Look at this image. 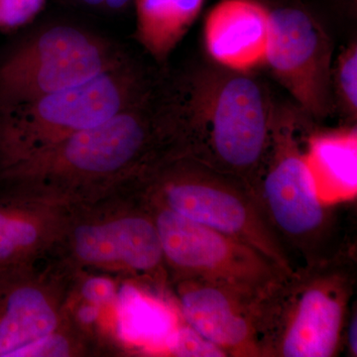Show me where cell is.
Here are the masks:
<instances>
[{
	"instance_id": "cell-1",
	"label": "cell",
	"mask_w": 357,
	"mask_h": 357,
	"mask_svg": "<svg viewBox=\"0 0 357 357\" xmlns=\"http://www.w3.org/2000/svg\"><path fill=\"white\" fill-rule=\"evenodd\" d=\"M172 86L157 83L139 102L0 173L17 188L73 204L105 196L185 153Z\"/></svg>"
},
{
	"instance_id": "cell-2",
	"label": "cell",
	"mask_w": 357,
	"mask_h": 357,
	"mask_svg": "<svg viewBox=\"0 0 357 357\" xmlns=\"http://www.w3.org/2000/svg\"><path fill=\"white\" fill-rule=\"evenodd\" d=\"M185 154L250 187L264 158L275 103L250 72L192 66L173 84Z\"/></svg>"
},
{
	"instance_id": "cell-3",
	"label": "cell",
	"mask_w": 357,
	"mask_h": 357,
	"mask_svg": "<svg viewBox=\"0 0 357 357\" xmlns=\"http://www.w3.org/2000/svg\"><path fill=\"white\" fill-rule=\"evenodd\" d=\"M314 121L296 105H275L269 143L251 191L294 269L356 250L340 204L319 198L307 163Z\"/></svg>"
},
{
	"instance_id": "cell-4",
	"label": "cell",
	"mask_w": 357,
	"mask_h": 357,
	"mask_svg": "<svg viewBox=\"0 0 357 357\" xmlns=\"http://www.w3.org/2000/svg\"><path fill=\"white\" fill-rule=\"evenodd\" d=\"M53 252L75 271L135 281L172 296L158 230L137 180L73 204Z\"/></svg>"
},
{
	"instance_id": "cell-5",
	"label": "cell",
	"mask_w": 357,
	"mask_h": 357,
	"mask_svg": "<svg viewBox=\"0 0 357 357\" xmlns=\"http://www.w3.org/2000/svg\"><path fill=\"white\" fill-rule=\"evenodd\" d=\"M356 283V250L284 276L262 299L260 357L337 356Z\"/></svg>"
},
{
	"instance_id": "cell-6",
	"label": "cell",
	"mask_w": 357,
	"mask_h": 357,
	"mask_svg": "<svg viewBox=\"0 0 357 357\" xmlns=\"http://www.w3.org/2000/svg\"><path fill=\"white\" fill-rule=\"evenodd\" d=\"M130 58L77 86L0 112V173L109 121L156 86Z\"/></svg>"
},
{
	"instance_id": "cell-7",
	"label": "cell",
	"mask_w": 357,
	"mask_h": 357,
	"mask_svg": "<svg viewBox=\"0 0 357 357\" xmlns=\"http://www.w3.org/2000/svg\"><path fill=\"white\" fill-rule=\"evenodd\" d=\"M150 203L234 237L262 253L284 273L294 267L250 187L187 154H174L138 180Z\"/></svg>"
},
{
	"instance_id": "cell-8",
	"label": "cell",
	"mask_w": 357,
	"mask_h": 357,
	"mask_svg": "<svg viewBox=\"0 0 357 357\" xmlns=\"http://www.w3.org/2000/svg\"><path fill=\"white\" fill-rule=\"evenodd\" d=\"M128 58L114 42L84 28L49 26L0 62V112L83 84Z\"/></svg>"
},
{
	"instance_id": "cell-9",
	"label": "cell",
	"mask_w": 357,
	"mask_h": 357,
	"mask_svg": "<svg viewBox=\"0 0 357 357\" xmlns=\"http://www.w3.org/2000/svg\"><path fill=\"white\" fill-rule=\"evenodd\" d=\"M147 202L170 286L185 279H206L268 291L288 275L248 244Z\"/></svg>"
},
{
	"instance_id": "cell-10",
	"label": "cell",
	"mask_w": 357,
	"mask_h": 357,
	"mask_svg": "<svg viewBox=\"0 0 357 357\" xmlns=\"http://www.w3.org/2000/svg\"><path fill=\"white\" fill-rule=\"evenodd\" d=\"M76 274L53 251L0 266V357H20L64 323Z\"/></svg>"
},
{
	"instance_id": "cell-11",
	"label": "cell",
	"mask_w": 357,
	"mask_h": 357,
	"mask_svg": "<svg viewBox=\"0 0 357 357\" xmlns=\"http://www.w3.org/2000/svg\"><path fill=\"white\" fill-rule=\"evenodd\" d=\"M332 61V40L311 13L296 6L270 9L265 65L314 121L335 112Z\"/></svg>"
},
{
	"instance_id": "cell-12",
	"label": "cell",
	"mask_w": 357,
	"mask_h": 357,
	"mask_svg": "<svg viewBox=\"0 0 357 357\" xmlns=\"http://www.w3.org/2000/svg\"><path fill=\"white\" fill-rule=\"evenodd\" d=\"M170 289L185 323L227 356L260 357L261 303L267 291L206 279L175 281Z\"/></svg>"
},
{
	"instance_id": "cell-13",
	"label": "cell",
	"mask_w": 357,
	"mask_h": 357,
	"mask_svg": "<svg viewBox=\"0 0 357 357\" xmlns=\"http://www.w3.org/2000/svg\"><path fill=\"white\" fill-rule=\"evenodd\" d=\"M70 206L25 190L0 187V265L28 261L54 250Z\"/></svg>"
},
{
	"instance_id": "cell-14",
	"label": "cell",
	"mask_w": 357,
	"mask_h": 357,
	"mask_svg": "<svg viewBox=\"0 0 357 357\" xmlns=\"http://www.w3.org/2000/svg\"><path fill=\"white\" fill-rule=\"evenodd\" d=\"M270 9L258 0H222L204 21L206 52L215 64L238 72L265 65Z\"/></svg>"
},
{
	"instance_id": "cell-15",
	"label": "cell",
	"mask_w": 357,
	"mask_h": 357,
	"mask_svg": "<svg viewBox=\"0 0 357 357\" xmlns=\"http://www.w3.org/2000/svg\"><path fill=\"white\" fill-rule=\"evenodd\" d=\"M117 337L124 354L168 356L183 321L173 296L135 281L119 283L116 302Z\"/></svg>"
},
{
	"instance_id": "cell-16",
	"label": "cell",
	"mask_w": 357,
	"mask_h": 357,
	"mask_svg": "<svg viewBox=\"0 0 357 357\" xmlns=\"http://www.w3.org/2000/svg\"><path fill=\"white\" fill-rule=\"evenodd\" d=\"M307 163L319 198L325 204L354 201L357 194L356 124L312 128L307 140Z\"/></svg>"
},
{
	"instance_id": "cell-17",
	"label": "cell",
	"mask_w": 357,
	"mask_h": 357,
	"mask_svg": "<svg viewBox=\"0 0 357 357\" xmlns=\"http://www.w3.org/2000/svg\"><path fill=\"white\" fill-rule=\"evenodd\" d=\"M136 36L143 48L162 63L198 18L204 0H133Z\"/></svg>"
},
{
	"instance_id": "cell-18",
	"label": "cell",
	"mask_w": 357,
	"mask_h": 357,
	"mask_svg": "<svg viewBox=\"0 0 357 357\" xmlns=\"http://www.w3.org/2000/svg\"><path fill=\"white\" fill-rule=\"evenodd\" d=\"M335 109L349 124L357 121V44L347 45L340 54L332 72Z\"/></svg>"
},
{
	"instance_id": "cell-19",
	"label": "cell",
	"mask_w": 357,
	"mask_h": 357,
	"mask_svg": "<svg viewBox=\"0 0 357 357\" xmlns=\"http://www.w3.org/2000/svg\"><path fill=\"white\" fill-rule=\"evenodd\" d=\"M168 356L225 357L227 354L183 319L169 347Z\"/></svg>"
},
{
	"instance_id": "cell-20",
	"label": "cell",
	"mask_w": 357,
	"mask_h": 357,
	"mask_svg": "<svg viewBox=\"0 0 357 357\" xmlns=\"http://www.w3.org/2000/svg\"><path fill=\"white\" fill-rule=\"evenodd\" d=\"M46 0H0V31L17 29L36 17Z\"/></svg>"
},
{
	"instance_id": "cell-21",
	"label": "cell",
	"mask_w": 357,
	"mask_h": 357,
	"mask_svg": "<svg viewBox=\"0 0 357 357\" xmlns=\"http://www.w3.org/2000/svg\"><path fill=\"white\" fill-rule=\"evenodd\" d=\"M352 309L349 319H347V326H345L344 344L345 342L351 356L356 357L357 356V319L356 311L354 310V312H352Z\"/></svg>"
},
{
	"instance_id": "cell-22",
	"label": "cell",
	"mask_w": 357,
	"mask_h": 357,
	"mask_svg": "<svg viewBox=\"0 0 357 357\" xmlns=\"http://www.w3.org/2000/svg\"><path fill=\"white\" fill-rule=\"evenodd\" d=\"M132 1L133 0H105L103 8L112 11H121L126 9Z\"/></svg>"
},
{
	"instance_id": "cell-23",
	"label": "cell",
	"mask_w": 357,
	"mask_h": 357,
	"mask_svg": "<svg viewBox=\"0 0 357 357\" xmlns=\"http://www.w3.org/2000/svg\"><path fill=\"white\" fill-rule=\"evenodd\" d=\"M0 266H1V265H0Z\"/></svg>"
}]
</instances>
